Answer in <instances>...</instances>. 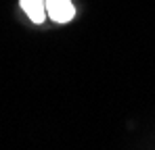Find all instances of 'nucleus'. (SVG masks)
Masks as SVG:
<instances>
[{
    "instance_id": "obj_2",
    "label": "nucleus",
    "mask_w": 155,
    "mask_h": 150,
    "mask_svg": "<svg viewBox=\"0 0 155 150\" xmlns=\"http://www.w3.org/2000/svg\"><path fill=\"white\" fill-rule=\"evenodd\" d=\"M21 8L34 23H44L46 19V4L44 0H21Z\"/></svg>"
},
{
    "instance_id": "obj_1",
    "label": "nucleus",
    "mask_w": 155,
    "mask_h": 150,
    "mask_svg": "<svg viewBox=\"0 0 155 150\" xmlns=\"http://www.w3.org/2000/svg\"><path fill=\"white\" fill-rule=\"evenodd\" d=\"M44 4H46V15L54 23H69L76 15L71 0H44Z\"/></svg>"
}]
</instances>
